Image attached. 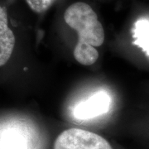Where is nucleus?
Masks as SVG:
<instances>
[{"label":"nucleus","mask_w":149,"mask_h":149,"mask_svg":"<svg viewBox=\"0 0 149 149\" xmlns=\"http://www.w3.org/2000/svg\"><path fill=\"white\" fill-rule=\"evenodd\" d=\"M15 45V36L8 27L5 9L0 6V66L10 59Z\"/></svg>","instance_id":"nucleus-5"},{"label":"nucleus","mask_w":149,"mask_h":149,"mask_svg":"<svg viewBox=\"0 0 149 149\" xmlns=\"http://www.w3.org/2000/svg\"><path fill=\"white\" fill-rule=\"evenodd\" d=\"M64 20L78 34V42L74 49L76 61L83 65L95 64L99 58L96 47L102 46L105 39L104 27L95 12L89 4L77 2L67 8Z\"/></svg>","instance_id":"nucleus-1"},{"label":"nucleus","mask_w":149,"mask_h":149,"mask_svg":"<svg viewBox=\"0 0 149 149\" xmlns=\"http://www.w3.org/2000/svg\"><path fill=\"white\" fill-rule=\"evenodd\" d=\"M0 149H34L32 133L19 125L5 128L0 133Z\"/></svg>","instance_id":"nucleus-4"},{"label":"nucleus","mask_w":149,"mask_h":149,"mask_svg":"<svg viewBox=\"0 0 149 149\" xmlns=\"http://www.w3.org/2000/svg\"><path fill=\"white\" fill-rule=\"evenodd\" d=\"M55 0H26L27 5L32 11L41 13L47 11L52 5Z\"/></svg>","instance_id":"nucleus-6"},{"label":"nucleus","mask_w":149,"mask_h":149,"mask_svg":"<svg viewBox=\"0 0 149 149\" xmlns=\"http://www.w3.org/2000/svg\"><path fill=\"white\" fill-rule=\"evenodd\" d=\"M53 149H113L100 135L80 128H70L56 138Z\"/></svg>","instance_id":"nucleus-2"},{"label":"nucleus","mask_w":149,"mask_h":149,"mask_svg":"<svg viewBox=\"0 0 149 149\" xmlns=\"http://www.w3.org/2000/svg\"><path fill=\"white\" fill-rule=\"evenodd\" d=\"M111 98L105 91H99L74 107L73 116L79 120H90L106 113L111 106Z\"/></svg>","instance_id":"nucleus-3"}]
</instances>
